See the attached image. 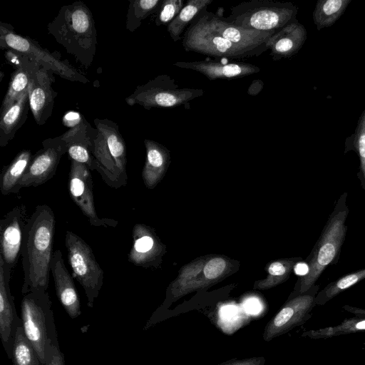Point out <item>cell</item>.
Returning a JSON list of instances; mask_svg holds the SVG:
<instances>
[{
  "label": "cell",
  "instance_id": "obj_36",
  "mask_svg": "<svg viewBox=\"0 0 365 365\" xmlns=\"http://www.w3.org/2000/svg\"><path fill=\"white\" fill-rule=\"evenodd\" d=\"M264 86V82L261 79L253 80L247 89V93L252 96H257L263 89Z\"/></svg>",
  "mask_w": 365,
  "mask_h": 365
},
{
  "label": "cell",
  "instance_id": "obj_22",
  "mask_svg": "<svg viewBox=\"0 0 365 365\" xmlns=\"http://www.w3.org/2000/svg\"><path fill=\"white\" fill-rule=\"evenodd\" d=\"M30 109L29 88L0 116V146H6L26 121Z\"/></svg>",
  "mask_w": 365,
  "mask_h": 365
},
{
  "label": "cell",
  "instance_id": "obj_4",
  "mask_svg": "<svg viewBox=\"0 0 365 365\" xmlns=\"http://www.w3.org/2000/svg\"><path fill=\"white\" fill-rule=\"evenodd\" d=\"M21 319L26 339L36 350L41 365H46L51 349L59 346L52 302L47 291L36 290L24 294Z\"/></svg>",
  "mask_w": 365,
  "mask_h": 365
},
{
  "label": "cell",
  "instance_id": "obj_6",
  "mask_svg": "<svg viewBox=\"0 0 365 365\" xmlns=\"http://www.w3.org/2000/svg\"><path fill=\"white\" fill-rule=\"evenodd\" d=\"M298 7L292 2L250 0L230 8L224 19L238 27L262 31H279L297 20Z\"/></svg>",
  "mask_w": 365,
  "mask_h": 365
},
{
  "label": "cell",
  "instance_id": "obj_21",
  "mask_svg": "<svg viewBox=\"0 0 365 365\" xmlns=\"http://www.w3.org/2000/svg\"><path fill=\"white\" fill-rule=\"evenodd\" d=\"M133 245L128 262L135 266L148 267L159 256L160 247L152 230L143 224H135L132 230Z\"/></svg>",
  "mask_w": 365,
  "mask_h": 365
},
{
  "label": "cell",
  "instance_id": "obj_5",
  "mask_svg": "<svg viewBox=\"0 0 365 365\" xmlns=\"http://www.w3.org/2000/svg\"><path fill=\"white\" fill-rule=\"evenodd\" d=\"M98 135L94 140L93 156L102 180L113 188L125 186L126 145L117 123L109 119H94Z\"/></svg>",
  "mask_w": 365,
  "mask_h": 365
},
{
  "label": "cell",
  "instance_id": "obj_23",
  "mask_svg": "<svg viewBox=\"0 0 365 365\" xmlns=\"http://www.w3.org/2000/svg\"><path fill=\"white\" fill-rule=\"evenodd\" d=\"M146 159L142 171L145 185L154 187L163 176L170 160L168 150L163 145L149 139L144 140Z\"/></svg>",
  "mask_w": 365,
  "mask_h": 365
},
{
  "label": "cell",
  "instance_id": "obj_1",
  "mask_svg": "<svg viewBox=\"0 0 365 365\" xmlns=\"http://www.w3.org/2000/svg\"><path fill=\"white\" fill-rule=\"evenodd\" d=\"M55 215L47 205H38L24 227L21 263L23 294L36 290L47 291L53 257Z\"/></svg>",
  "mask_w": 365,
  "mask_h": 365
},
{
  "label": "cell",
  "instance_id": "obj_28",
  "mask_svg": "<svg viewBox=\"0 0 365 365\" xmlns=\"http://www.w3.org/2000/svg\"><path fill=\"white\" fill-rule=\"evenodd\" d=\"M365 331V316L352 317L341 324L304 332L302 336L310 339H327L344 334Z\"/></svg>",
  "mask_w": 365,
  "mask_h": 365
},
{
  "label": "cell",
  "instance_id": "obj_32",
  "mask_svg": "<svg viewBox=\"0 0 365 365\" xmlns=\"http://www.w3.org/2000/svg\"><path fill=\"white\" fill-rule=\"evenodd\" d=\"M182 0H163L155 19L156 26L168 25L184 6Z\"/></svg>",
  "mask_w": 365,
  "mask_h": 365
},
{
  "label": "cell",
  "instance_id": "obj_35",
  "mask_svg": "<svg viewBox=\"0 0 365 365\" xmlns=\"http://www.w3.org/2000/svg\"><path fill=\"white\" fill-rule=\"evenodd\" d=\"M46 365H65L64 354L59 346H53L50 351Z\"/></svg>",
  "mask_w": 365,
  "mask_h": 365
},
{
  "label": "cell",
  "instance_id": "obj_8",
  "mask_svg": "<svg viewBox=\"0 0 365 365\" xmlns=\"http://www.w3.org/2000/svg\"><path fill=\"white\" fill-rule=\"evenodd\" d=\"M65 245L72 277L83 287L87 305L92 308L103 284V270L96 261L92 248L80 236L66 231Z\"/></svg>",
  "mask_w": 365,
  "mask_h": 365
},
{
  "label": "cell",
  "instance_id": "obj_31",
  "mask_svg": "<svg viewBox=\"0 0 365 365\" xmlns=\"http://www.w3.org/2000/svg\"><path fill=\"white\" fill-rule=\"evenodd\" d=\"M11 359L13 365H41L36 350L24 334L22 326L16 332Z\"/></svg>",
  "mask_w": 365,
  "mask_h": 365
},
{
  "label": "cell",
  "instance_id": "obj_27",
  "mask_svg": "<svg viewBox=\"0 0 365 365\" xmlns=\"http://www.w3.org/2000/svg\"><path fill=\"white\" fill-rule=\"evenodd\" d=\"M350 151H354L359 157V166L356 175L365 192V108L358 119L354 132L345 140L344 153Z\"/></svg>",
  "mask_w": 365,
  "mask_h": 365
},
{
  "label": "cell",
  "instance_id": "obj_7",
  "mask_svg": "<svg viewBox=\"0 0 365 365\" xmlns=\"http://www.w3.org/2000/svg\"><path fill=\"white\" fill-rule=\"evenodd\" d=\"M205 91L199 88H180L175 79L161 74L143 85L137 86L125 98L128 106L139 105L146 110L154 108H175L185 106L200 97Z\"/></svg>",
  "mask_w": 365,
  "mask_h": 365
},
{
  "label": "cell",
  "instance_id": "obj_2",
  "mask_svg": "<svg viewBox=\"0 0 365 365\" xmlns=\"http://www.w3.org/2000/svg\"><path fill=\"white\" fill-rule=\"evenodd\" d=\"M47 29L83 66L92 65L98 44L97 31L92 13L84 3L76 1L63 6Z\"/></svg>",
  "mask_w": 365,
  "mask_h": 365
},
{
  "label": "cell",
  "instance_id": "obj_37",
  "mask_svg": "<svg viewBox=\"0 0 365 365\" xmlns=\"http://www.w3.org/2000/svg\"><path fill=\"white\" fill-rule=\"evenodd\" d=\"M307 266L304 263H298L294 267L295 273L300 277L305 275L307 272Z\"/></svg>",
  "mask_w": 365,
  "mask_h": 365
},
{
  "label": "cell",
  "instance_id": "obj_29",
  "mask_svg": "<svg viewBox=\"0 0 365 365\" xmlns=\"http://www.w3.org/2000/svg\"><path fill=\"white\" fill-rule=\"evenodd\" d=\"M365 279V268L349 273L329 283L319 291L315 298L316 305H324L341 292Z\"/></svg>",
  "mask_w": 365,
  "mask_h": 365
},
{
  "label": "cell",
  "instance_id": "obj_3",
  "mask_svg": "<svg viewBox=\"0 0 365 365\" xmlns=\"http://www.w3.org/2000/svg\"><path fill=\"white\" fill-rule=\"evenodd\" d=\"M347 196V192H344L336 201L319 239L307 259L308 270L299 279L297 294L309 289L329 265L338 262L348 230L346 225L349 213Z\"/></svg>",
  "mask_w": 365,
  "mask_h": 365
},
{
  "label": "cell",
  "instance_id": "obj_15",
  "mask_svg": "<svg viewBox=\"0 0 365 365\" xmlns=\"http://www.w3.org/2000/svg\"><path fill=\"white\" fill-rule=\"evenodd\" d=\"M11 272L0 257V338L4 351L10 359L16 332L22 326V321L17 314L14 297L10 289Z\"/></svg>",
  "mask_w": 365,
  "mask_h": 365
},
{
  "label": "cell",
  "instance_id": "obj_14",
  "mask_svg": "<svg viewBox=\"0 0 365 365\" xmlns=\"http://www.w3.org/2000/svg\"><path fill=\"white\" fill-rule=\"evenodd\" d=\"M26 207L19 205L7 212L0 221V257L12 272L21 253L24 227L27 220Z\"/></svg>",
  "mask_w": 365,
  "mask_h": 365
},
{
  "label": "cell",
  "instance_id": "obj_13",
  "mask_svg": "<svg viewBox=\"0 0 365 365\" xmlns=\"http://www.w3.org/2000/svg\"><path fill=\"white\" fill-rule=\"evenodd\" d=\"M68 188L71 197L88 218L91 225L105 227L117 226V220L98 217L94 205L92 175L86 165L71 160Z\"/></svg>",
  "mask_w": 365,
  "mask_h": 365
},
{
  "label": "cell",
  "instance_id": "obj_9",
  "mask_svg": "<svg viewBox=\"0 0 365 365\" xmlns=\"http://www.w3.org/2000/svg\"><path fill=\"white\" fill-rule=\"evenodd\" d=\"M0 46L1 49H12L22 53L62 78L82 83L89 82L69 63L61 61L31 38L15 33L11 26L4 22L0 26Z\"/></svg>",
  "mask_w": 365,
  "mask_h": 365
},
{
  "label": "cell",
  "instance_id": "obj_12",
  "mask_svg": "<svg viewBox=\"0 0 365 365\" xmlns=\"http://www.w3.org/2000/svg\"><path fill=\"white\" fill-rule=\"evenodd\" d=\"M43 148L38 150L17 186L38 187L46 182L56 174L61 157L67 153L68 146L62 135L50 138L42 142Z\"/></svg>",
  "mask_w": 365,
  "mask_h": 365
},
{
  "label": "cell",
  "instance_id": "obj_10",
  "mask_svg": "<svg viewBox=\"0 0 365 365\" xmlns=\"http://www.w3.org/2000/svg\"><path fill=\"white\" fill-rule=\"evenodd\" d=\"M319 291V285L314 284L307 292L297 294L287 301L267 324L263 339L269 341L307 321L316 306L315 298Z\"/></svg>",
  "mask_w": 365,
  "mask_h": 365
},
{
  "label": "cell",
  "instance_id": "obj_19",
  "mask_svg": "<svg viewBox=\"0 0 365 365\" xmlns=\"http://www.w3.org/2000/svg\"><path fill=\"white\" fill-rule=\"evenodd\" d=\"M5 56L11 63L16 66V69L11 75L9 87L1 106V112L12 105L28 89L31 78L39 66L29 57L12 49H7L5 51Z\"/></svg>",
  "mask_w": 365,
  "mask_h": 365
},
{
  "label": "cell",
  "instance_id": "obj_17",
  "mask_svg": "<svg viewBox=\"0 0 365 365\" xmlns=\"http://www.w3.org/2000/svg\"><path fill=\"white\" fill-rule=\"evenodd\" d=\"M51 272L58 301L72 319L77 318L81 314L80 299L73 277L66 269L59 250L53 252Z\"/></svg>",
  "mask_w": 365,
  "mask_h": 365
},
{
  "label": "cell",
  "instance_id": "obj_33",
  "mask_svg": "<svg viewBox=\"0 0 365 365\" xmlns=\"http://www.w3.org/2000/svg\"><path fill=\"white\" fill-rule=\"evenodd\" d=\"M225 267L226 262L222 258L215 257L211 259L204 267V275L207 279H215L222 274Z\"/></svg>",
  "mask_w": 365,
  "mask_h": 365
},
{
  "label": "cell",
  "instance_id": "obj_24",
  "mask_svg": "<svg viewBox=\"0 0 365 365\" xmlns=\"http://www.w3.org/2000/svg\"><path fill=\"white\" fill-rule=\"evenodd\" d=\"M30 150L20 151L9 165L4 167L0 177V190L2 195L17 193V186L32 158Z\"/></svg>",
  "mask_w": 365,
  "mask_h": 365
},
{
  "label": "cell",
  "instance_id": "obj_26",
  "mask_svg": "<svg viewBox=\"0 0 365 365\" xmlns=\"http://www.w3.org/2000/svg\"><path fill=\"white\" fill-rule=\"evenodd\" d=\"M351 0H318L312 14L318 31L334 25L344 14Z\"/></svg>",
  "mask_w": 365,
  "mask_h": 365
},
{
  "label": "cell",
  "instance_id": "obj_18",
  "mask_svg": "<svg viewBox=\"0 0 365 365\" xmlns=\"http://www.w3.org/2000/svg\"><path fill=\"white\" fill-rule=\"evenodd\" d=\"M173 65L180 68L197 71L211 81L242 78L260 71L259 67L241 61L227 63L213 60L177 61Z\"/></svg>",
  "mask_w": 365,
  "mask_h": 365
},
{
  "label": "cell",
  "instance_id": "obj_30",
  "mask_svg": "<svg viewBox=\"0 0 365 365\" xmlns=\"http://www.w3.org/2000/svg\"><path fill=\"white\" fill-rule=\"evenodd\" d=\"M162 2V0H130L125 28L130 32L135 31L143 20L160 9Z\"/></svg>",
  "mask_w": 365,
  "mask_h": 365
},
{
  "label": "cell",
  "instance_id": "obj_25",
  "mask_svg": "<svg viewBox=\"0 0 365 365\" xmlns=\"http://www.w3.org/2000/svg\"><path fill=\"white\" fill-rule=\"evenodd\" d=\"M213 2V0H189L176 17L167 26L173 41L182 40L187 28L192 20Z\"/></svg>",
  "mask_w": 365,
  "mask_h": 365
},
{
  "label": "cell",
  "instance_id": "obj_20",
  "mask_svg": "<svg viewBox=\"0 0 365 365\" xmlns=\"http://www.w3.org/2000/svg\"><path fill=\"white\" fill-rule=\"evenodd\" d=\"M307 38V32L303 24L296 20L276 31L266 46L274 61L289 58L297 54Z\"/></svg>",
  "mask_w": 365,
  "mask_h": 365
},
{
  "label": "cell",
  "instance_id": "obj_16",
  "mask_svg": "<svg viewBox=\"0 0 365 365\" xmlns=\"http://www.w3.org/2000/svg\"><path fill=\"white\" fill-rule=\"evenodd\" d=\"M53 72L40 66L34 71L29 86L30 110L38 125H43L51 116L56 93L52 84Z\"/></svg>",
  "mask_w": 365,
  "mask_h": 365
},
{
  "label": "cell",
  "instance_id": "obj_34",
  "mask_svg": "<svg viewBox=\"0 0 365 365\" xmlns=\"http://www.w3.org/2000/svg\"><path fill=\"white\" fill-rule=\"evenodd\" d=\"M265 358L263 356L252 357L242 359H233L217 365H264Z\"/></svg>",
  "mask_w": 365,
  "mask_h": 365
},
{
  "label": "cell",
  "instance_id": "obj_11",
  "mask_svg": "<svg viewBox=\"0 0 365 365\" xmlns=\"http://www.w3.org/2000/svg\"><path fill=\"white\" fill-rule=\"evenodd\" d=\"M62 121L69 128L61 135L67 144V153L71 160L82 163L91 170H96L97 165L93 152L98 130L76 111L66 113Z\"/></svg>",
  "mask_w": 365,
  "mask_h": 365
}]
</instances>
